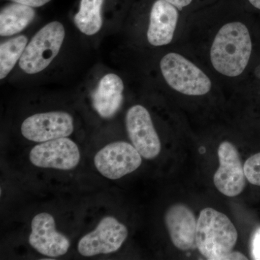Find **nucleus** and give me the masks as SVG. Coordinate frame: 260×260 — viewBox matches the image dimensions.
<instances>
[{
  "label": "nucleus",
  "mask_w": 260,
  "mask_h": 260,
  "mask_svg": "<svg viewBox=\"0 0 260 260\" xmlns=\"http://www.w3.org/2000/svg\"><path fill=\"white\" fill-rule=\"evenodd\" d=\"M165 223L173 244L181 251L197 248L198 220L192 210L184 204L171 206L165 214Z\"/></svg>",
  "instance_id": "obj_12"
},
{
  "label": "nucleus",
  "mask_w": 260,
  "mask_h": 260,
  "mask_svg": "<svg viewBox=\"0 0 260 260\" xmlns=\"http://www.w3.org/2000/svg\"><path fill=\"white\" fill-rule=\"evenodd\" d=\"M179 10L166 0L152 5L147 39L153 47H162L172 42L179 20Z\"/></svg>",
  "instance_id": "obj_13"
},
{
  "label": "nucleus",
  "mask_w": 260,
  "mask_h": 260,
  "mask_svg": "<svg viewBox=\"0 0 260 260\" xmlns=\"http://www.w3.org/2000/svg\"><path fill=\"white\" fill-rule=\"evenodd\" d=\"M29 158L35 167L68 171L79 164L80 153L74 141L61 138L36 145L30 150Z\"/></svg>",
  "instance_id": "obj_9"
},
{
  "label": "nucleus",
  "mask_w": 260,
  "mask_h": 260,
  "mask_svg": "<svg viewBox=\"0 0 260 260\" xmlns=\"http://www.w3.org/2000/svg\"><path fill=\"white\" fill-rule=\"evenodd\" d=\"M36 16L32 7L13 3L5 6L0 13V36L12 37L27 28Z\"/></svg>",
  "instance_id": "obj_15"
},
{
  "label": "nucleus",
  "mask_w": 260,
  "mask_h": 260,
  "mask_svg": "<svg viewBox=\"0 0 260 260\" xmlns=\"http://www.w3.org/2000/svg\"><path fill=\"white\" fill-rule=\"evenodd\" d=\"M254 9L260 10V0H246Z\"/></svg>",
  "instance_id": "obj_22"
},
{
  "label": "nucleus",
  "mask_w": 260,
  "mask_h": 260,
  "mask_svg": "<svg viewBox=\"0 0 260 260\" xmlns=\"http://www.w3.org/2000/svg\"><path fill=\"white\" fill-rule=\"evenodd\" d=\"M13 3H20V4L28 5L32 8H39L47 4L51 0H10Z\"/></svg>",
  "instance_id": "obj_20"
},
{
  "label": "nucleus",
  "mask_w": 260,
  "mask_h": 260,
  "mask_svg": "<svg viewBox=\"0 0 260 260\" xmlns=\"http://www.w3.org/2000/svg\"><path fill=\"white\" fill-rule=\"evenodd\" d=\"M238 233L225 214L211 208L202 210L198 220L196 245L210 260H226L237 244Z\"/></svg>",
  "instance_id": "obj_2"
},
{
  "label": "nucleus",
  "mask_w": 260,
  "mask_h": 260,
  "mask_svg": "<svg viewBox=\"0 0 260 260\" xmlns=\"http://www.w3.org/2000/svg\"><path fill=\"white\" fill-rule=\"evenodd\" d=\"M124 90V82L115 73H108L99 80L92 103L101 117L110 119L115 115L122 104Z\"/></svg>",
  "instance_id": "obj_14"
},
{
  "label": "nucleus",
  "mask_w": 260,
  "mask_h": 260,
  "mask_svg": "<svg viewBox=\"0 0 260 260\" xmlns=\"http://www.w3.org/2000/svg\"><path fill=\"white\" fill-rule=\"evenodd\" d=\"M128 236L127 228L112 216L102 219L93 232L84 236L78 244L83 256L110 254L119 250Z\"/></svg>",
  "instance_id": "obj_6"
},
{
  "label": "nucleus",
  "mask_w": 260,
  "mask_h": 260,
  "mask_svg": "<svg viewBox=\"0 0 260 260\" xmlns=\"http://www.w3.org/2000/svg\"><path fill=\"white\" fill-rule=\"evenodd\" d=\"M28 44L24 35L12 38L0 45V79H5L19 62Z\"/></svg>",
  "instance_id": "obj_17"
},
{
  "label": "nucleus",
  "mask_w": 260,
  "mask_h": 260,
  "mask_svg": "<svg viewBox=\"0 0 260 260\" xmlns=\"http://www.w3.org/2000/svg\"><path fill=\"white\" fill-rule=\"evenodd\" d=\"M251 255L253 259L260 260V227L251 236Z\"/></svg>",
  "instance_id": "obj_19"
},
{
  "label": "nucleus",
  "mask_w": 260,
  "mask_h": 260,
  "mask_svg": "<svg viewBox=\"0 0 260 260\" xmlns=\"http://www.w3.org/2000/svg\"><path fill=\"white\" fill-rule=\"evenodd\" d=\"M125 122L129 140L142 157L148 160L156 158L161 150V144L148 109L141 105L129 108Z\"/></svg>",
  "instance_id": "obj_8"
},
{
  "label": "nucleus",
  "mask_w": 260,
  "mask_h": 260,
  "mask_svg": "<svg viewBox=\"0 0 260 260\" xmlns=\"http://www.w3.org/2000/svg\"><path fill=\"white\" fill-rule=\"evenodd\" d=\"M104 0H80L79 10L74 16L76 28L85 35H95L103 25L102 10Z\"/></svg>",
  "instance_id": "obj_16"
},
{
  "label": "nucleus",
  "mask_w": 260,
  "mask_h": 260,
  "mask_svg": "<svg viewBox=\"0 0 260 260\" xmlns=\"http://www.w3.org/2000/svg\"><path fill=\"white\" fill-rule=\"evenodd\" d=\"M66 30L63 24L52 21L42 27L32 37L19 61V68L28 75L47 69L59 54Z\"/></svg>",
  "instance_id": "obj_3"
},
{
  "label": "nucleus",
  "mask_w": 260,
  "mask_h": 260,
  "mask_svg": "<svg viewBox=\"0 0 260 260\" xmlns=\"http://www.w3.org/2000/svg\"><path fill=\"white\" fill-rule=\"evenodd\" d=\"M94 164L104 177L116 180L136 171L142 164V155L133 145L114 142L95 154Z\"/></svg>",
  "instance_id": "obj_5"
},
{
  "label": "nucleus",
  "mask_w": 260,
  "mask_h": 260,
  "mask_svg": "<svg viewBox=\"0 0 260 260\" xmlns=\"http://www.w3.org/2000/svg\"><path fill=\"white\" fill-rule=\"evenodd\" d=\"M252 41L245 24L230 22L219 30L210 49L214 69L227 77L242 75L252 53Z\"/></svg>",
  "instance_id": "obj_1"
},
{
  "label": "nucleus",
  "mask_w": 260,
  "mask_h": 260,
  "mask_svg": "<svg viewBox=\"0 0 260 260\" xmlns=\"http://www.w3.org/2000/svg\"><path fill=\"white\" fill-rule=\"evenodd\" d=\"M219 168L214 174L215 187L227 197L240 194L246 186L244 165L237 148L230 142L224 141L218 147Z\"/></svg>",
  "instance_id": "obj_10"
},
{
  "label": "nucleus",
  "mask_w": 260,
  "mask_h": 260,
  "mask_svg": "<svg viewBox=\"0 0 260 260\" xmlns=\"http://www.w3.org/2000/svg\"><path fill=\"white\" fill-rule=\"evenodd\" d=\"M160 68L168 85L179 93L199 96L211 90V80L208 75L177 53L166 54L160 61Z\"/></svg>",
  "instance_id": "obj_4"
},
{
  "label": "nucleus",
  "mask_w": 260,
  "mask_h": 260,
  "mask_svg": "<svg viewBox=\"0 0 260 260\" xmlns=\"http://www.w3.org/2000/svg\"><path fill=\"white\" fill-rule=\"evenodd\" d=\"M246 179L251 184L260 186V153L251 155L244 165Z\"/></svg>",
  "instance_id": "obj_18"
},
{
  "label": "nucleus",
  "mask_w": 260,
  "mask_h": 260,
  "mask_svg": "<svg viewBox=\"0 0 260 260\" xmlns=\"http://www.w3.org/2000/svg\"><path fill=\"white\" fill-rule=\"evenodd\" d=\"M29 243L38 252L49 257L64 255L70 246L69 239L56 230L55 220L48 213H39L32 218Z\"/></svg>",
  "instance_id": "obj_11"
},
{
  "label": "nucleus",
  "mask_w": 260,
  "mask_h": 260,
  "mask_svg": "<svg viewBox=\"0 0 260 260\" xmlns=\"http://www.w3.org/2000/svg\"><path fill=\"white\" fill-rule=\"evenodd\" d=\"M20 130L27 140L35 143H44L68 138L74 131V120L68 112L57 111L37 113L23 121Z\"/></svg>",
  "instance_id": "obj_7"
},
{
  "label": "nucleus",
  "mask_w": 260,
  "mask_h": 260,
  "mask_svg": "<svg viewBox=\"0 0 260 260\" xmlns=\"http://www.w3.org/2000/svg\"><path fill=\"white\" fill-rule=\"evenodd\" d=\"M246 257L242 253L237 251H233L227 256L226 260H247Z\"/></svg>",
  "instance_id": "obj_21"
}]
</instances>
